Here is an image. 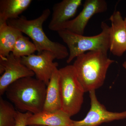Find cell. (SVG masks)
<instances>
[{"mask_svg": "<svg viewBox=\"0 0 126 126\" xmlns=\"http://www.w3.org/2000/svg\"><path fill=\"white\" fill-rule=\"evenodd\" d=\"M47 86L33 77H25L7 88L6 95L16 107L23 111L36 114L43 111Z\"/></svg>", "mask_w": 126, "mask_h": 126, "instance_id": "1", "label": "cell"}, {"mask_svg": "<svg viewBox=\"0 0 126 126\" xmlns=\"http://www.w3.org/2000/svg\"><path fill=\"white\" fill-rule=\"evenodd\" d=\"M115 62L107 53L100 51L87 52L76 58L73 65L85 93L103 85L109 68Z\"/></svg>", "mask_w": 126, "mask_h": 126, "instance_id": "2", "label": "cell"}, {"mask_svg": "<svg viewBox=\"0 0 126 126\" xmlns=\"http://www.w3.org/2000/svg\"><path fill=\"white\" fill-rule=\"evenodd\" d=\"M50 14V10L46 9L39 16L34 19L29 20L25 16H19L16 19L9 20L7 23L29 36L36 46L38 53L45 50L50 51L54 54L56 59H63L68 57L67 49L61 43L50 40L43 30V24Z\"/></svg>", "mask_w": 126, "mask_h": 126, "instance_id": "3", "label": "cell"}, {"mask_svg": "<svg viewBox=\"0 0 126 126\" xmlns=\"http://www.w3.org/2000/svg\"><path fill=\"white\" fill-rule=\"evenodd\" d=\"M101 28L100 33L93 36L78 34L66 30L57 32L69 49V55L67 63H69L78 56L90 51H100L107 53L110 49V27L103 21Z\"/></svg>", "mask_w": 126, "mask_h": 126, "instance_id": "4", "label": "cell"}, {"mask_svg": "<svg viewBox=\"0 0 126 126\" xmlns=\"http://www.w3.org/2000/svg\"><path fill=\"white\" fill-rule=\"evenodd\" d=\"M59 71L61 110L72 117L81 110L85 91L73 65L61 68Z\"/></svg>", "mask_w": 126, "mask_h": 126, "instance_id": "5", "label": "cell"}, {"mask_svg": "<svg viewBox=\"0 0 126 126\" xmlns=\"http://www.w3.org/2000/svg\"><path fill=\"white\" fill-rule=\"evenodd\" d=\"M0 95L5 93L11 84L23 78L33 77V72L22 63L21 58L11 53L6 57H0Z\"/></svg>", "mask_w": 126, "mask_h": 126, "instance_id": "6", "label": "cell"}, {"mask_svg": "<svg viewBox=\"0 0 126 126\" xmlns=\"http://www.w3.org/2000/svg\"><path fill=\"white\" fill-rule=\"evenodd\" d=\"M89 93L90 110L84 119L78 121L73 120L72 126H99L105 123L126 118V111L121 112L108 111L98 101L95 90Z\"/></svg>", "mask_w": 126, "mask_h": 126, "instance_id": "7", "label": "cell"}, {"mask_svg": "<svg viewBox=\"0 0 126 126\" xmlns=\"http://www.w3.org/2000/svg\"><path fill=\"white\" fill-rule=\"evenodd\" d=\"M56 59L52 52L45 50L38 54H32L21 58L22 63L32 71L36 78L47 86L48 84L53 72L58 67V63L54 62Z\"/></svg>", "mask_w": 126, "mask_h": 126, "instance_id": "8", "label": "cell"}, {"mask_svg": "<svg viewBox=\"0 0 126 126\" xmlns=\"http://www.w3.org/2000/svg\"><path fill=\"white\" fill-rule=\"evenodd\" d=\"M107 8V3L105 0H86L80 13L65 23L61 30H67L74 33L83 35L85 28L93 16L105 12Z\"/></svg>", "mask_w": 126, "mask_h": 126, "instance_id": "9", "label": "cell"}, {"mask_svg": "<svg viewBox=\"0 0 126 126\" xmlns=\"http://www.w3.org/2000/svg\"><path fill=\"white\" fill-rule=\"evenodd\" d=\"M110 50L113 55L122 56L126 51V28L124 19L119 11H114L110 16Z\"/></svg>", "mask_w": 126, "mask_h": 126, "instance_id": "10", "label": "cell"}, {"mask_svg": "<svg viewBox=\"0 0 126 126\" xmlns=\"http://www.w3.org/2000/svg\"><path fill=\"white\" fill-rule=\"evenodd\" d=\"M82 2V0H63L54 4L48 29L57 32L61 30L65 23L73 19Z\"/></svg>", "mask_w": 126, "mask_h": 126, "instance_id": "11", "label": "cell"}, {"mask_svg": "<svg viewBox=\"0 0 126 126\" xmlns=\"http://www.w3.org/2000/svg\"><path fill=\"white\" fill-rule=\"evenodd\" d=\"M71 116L62 110L54 112L43 111L32 114L27 119V126H72Z\"/></svg>", "mask_w": 126, "mask_h": 126, "instance_id": "12", "label": "cell"}, {"mask_svg": "<svg viewBox=\"0 0 126 126\" xmlns=\"http://www.w3.org/2000/svg\"><path fill=\"white\" fill-rule=\"evenodd\" d=\"M59 80V71L57 68L53 72L47 86L46 96L43 111L52 112L61 110Z\"/></svg>", "mask_w": 126, "mask_h": 126, "instance_id": "13", "label": "cell"}, {"mask_svg": "<svg viewBox=\"0 0 126 126\" xmlns=\"http://www.w3.org/2000/svg\"><path fill=\"white\" fill-rule=\"evenodd\" d=\"M22 34V32L8 25L7 21H0V57H6L12 53Z\"/></svg>", "mask_w": 126, "mask_h": 126, "instance_id": "14", "label": "cell"}, {"mask_svg": "<svg viewBox=\"0 0 126 126\" xmlns=\"http://www.w3.org/2000/svg\"><path fill=\"white\" fill-rule=\"evenodd\" d=\"M32 1V0H1L0 21H7L18 18Z\"/></svg>", "mask_w": 126, "mask_h": 126, "instance_id": "15", "label": "cell"}, {"mask_svg": "<svg viewBox=\"0 0 126 126\" xmlns=\"http://www.w3.org/2000/svg\"><path fill=\"white\" fill-rule=\"evenodd\" d=\"M17 112L11 103L0 97V126H15Z\"/></svg>", "mask_w": 126, "mask_h": 126, "instance_id": "16", "label": "cell"}, {"mask_svg": "<svg viewBox=\"0 0 126 126\" xmlns=\"http://www.w3.org/2000/svg\"><path fill=\"white\" fill-rule=\"evenodd\" d=\"M35 51L37 49L34 43L22 34L16 42L12 53L16 57L21 58L33 54Z\"/></svg>", "mask_w": 126, "mask_h": 126, "instance_id": "17", "label": "cell"}, {"mask_svg": "<svg viewBox=\"0 0 126 126\" xmlns=\"http://www.w3.org/2000/svg\"><path fill=\"white\" fill-rule=\"evenodd\" d=\"M32 114L29 112H23L17 111L15 126H28L27 124V119Z\"/></svg>", "mask_w": 126, "mask_h": 126, "instance_id": "18", "label": "cell"}, {"mask_svg": "<svg viewBox=\"0 0 126 126\" xmlns=\"http://www.w3.org/2000/svg\"><path fill=\"white\" fill-rule=\"evenodd\" d=\"M123 66L124 67V68L126 69V61H125L123 64Z\"/></svg>", "mask_w": 126, "mask_h": 126, "instance_id": "19", "label": "cell"}, {"mask_svg": "<svg viewBox=\"0 0 126 126\" xmlns=\"http://www.w3.org/2000/svg\"><path fill=\"white\" fill-rule=\"evenodd\" d=\"M124 22H125V25H126V17L124 19Z\"/></svg>", "mask_w": 126, "mask_h": 126, "instance_id": "20", "label": "cell"}, {"mask_svg": "<svg viewBox=\"0 0 126 126\" xmlns=\"http://www.w3.org/2000/svg\"><path fill=\"white\" fill-rule=\"evenodd\" d=\"M36 126V125H33V126Z\"/></svg>", "mask_w": 126, "mask_h": 126, "instance_id": "21", "label": "cell"}, {"mask_svg": "<svg viewBox=\"0 0 126 126\" xmlns=\"http://www.w3.org/2000/svg\"></svg>", "mask_w": 126, "mask_h": 126, "instance_id": "22", "label": "cell"}]
</instances>
